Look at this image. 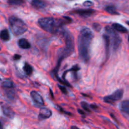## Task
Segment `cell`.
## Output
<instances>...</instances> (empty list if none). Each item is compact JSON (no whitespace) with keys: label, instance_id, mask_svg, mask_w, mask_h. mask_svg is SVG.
Wrapping results in <instances>:
<instances>
[{"label":"cell","instance_id":"1","mask_svg":"<svg viewBox=\"0 0 129 129\" xmlns=\"http://www.w3.org/2000/svg\"><path fill=\"white\" fill-rule=\"evenodd\" d=\"M94 34L89 28H83L80 31L78 38V53L81 59L87 62L89 60V48Z\"/></svg>","mask_w":129,"mask_h":129},{"label":"cell","instance_id":"2","mask_svg":"<svg viewBox=\"0 0 129 129\" xmlns=\"http://www.w3.org/2000/svg\"><path fill=\"white\" fill-rule=\"evenodd\" d=\"M38 24L42 29L47 32L54 34L58 31V28L64 24V22L61 20H56L53 18L45 17L39 19Z\"/></svg>","mask_w":129,"mask_h":129},{"label":"cell","instance_id":"3","mask_svg":"<svg viewBox=\"0 0 129 129\" xmlns=\"http://www.w3.org/2000/svg\"><path fill=\"white\" fill-rule=\"evenodd\" d=\"M9 23L11 31L16 35H22L28 29L27 24L21 19L15 16H11L9 18Z\"/></svg>","mask_w":129,"mask_h":129},{"label":"cell","instance_id":"4","mask_svg":"<svg viewBox=\"0 0 129 129\" xmlns=\"http://www.w3.org/2000/svg\"><path fill=\"white\" fill-rule=\"evenodd\" d=\"M64 37L65 39V48L63 50L59 58H61L63 59V58L67 57L71 55L74 50V42H73V38L71 34L68 31H65L64 33Z\"/></svg>","mask_w":129,"mask_h":129},{"label":"cell","instance_id":"5","mask_svg":"<svg viewBox=\"0 0 129 129\" xmlns=\"http://www.w3.org/2000/svg\"><path fill=\"white\" fill-rule=\"evenodd\" d=\"M105 30H106V34L110 37V40H112L113 42V49L114 50H117L118 47H120V44H121V38L115 32V29L111 28L110 26H107L105 28Z\"/></svg>","mask_w":129,"mask_h":129},{"label":"cell","instance_id":"6","mask_svg":"<svg viewBox=\"0 0 129 129\" xmlns=\"http://www.w3.org/2000/svg\"><path fill=\"white\" fill-rule=\"evenodd\" d=\"M123 95V90L122 89H119L111 95L105 96L104 98V101L108 103H113L116 101L120 100L122 98Z\"/></svg>","mask_w":129,"mask_h":129},{"label":"cell","instance_id":"7","mask_svg":"<svg viewBox=\"0 0 129 129\" xmlns=\"http://www.w3.org/2000/svg\"><path fill=\"white\" fill-rule=\"evenodd\" d=\"M30 96H31L33 101L37 105H39L40 106L44 105V100H43L42 97L40 95L39 93H38L37 91H32L30 93Z\"/></svg>","mask_w":129,"mask_h":129},{"label":"cell","instance_id":"8","mask_svg":"<svg viewBox=\"0 0 129 129\" xmlns=\"http://www.w3.org/2000/svg\"><path fill=\"white\" fill-rule=\"evenodd\" d=\"M52 115L51 111L46 108H42L40 110L39 114V118L40 119H47Z\"/></svg>","mask_w":129,"mask_h":129},{"label":"cell","instance_id":"9","mask_svg":"<svg viewBox=\"0 0 129 129\" xmlns=\"http://www.w3.org/2000/svg\"><path fill=\"white\" fill-rule=\"evenodd\" d=\"M95 12L94 10H91V9H89V10H75L73 11V13L78 14V15H80V16H83V17H87V16H90V15H92Z\"/></svg>","mask_w":129,"mask_h":129},{"label":"cell","instance_id":"10","mask_svg":"<svg viewBox=\"0 0 129 129\" xmlns=\"http://www.w3.org/2000/svg\"><path fill=\"white\" fill-rule=\"evenodd\" d=\"M18 46L22 49H27L30 47V44L25 39H20L18 42Z\"/></svg>","mask_w":129,"mask_h":129},{"label":"cell","instance_id":"11","mask_svg":"<svg viewBox=\"0 0 129 129\" xmlns=\"http://www.w3.org/2000/svg\"><path fill=\"white\" fill-rule=\"evenodd\" d=\"M32 5L35 8L41 9L44 8L46 5L45 2L41 1V0H33L32 1Z\"/></svg>","mask_w":129,"mask_h":129},{"label":"cell","instance_id":"12","mask_svg":"<svg viewBox=\"0 0 129 129\" xmlns=\"http://www.w3.org/2000/svg\"><path fill=\"white\" fill-rule=\"evenodd\" d=\"M3 111L4 114L6 116H7V117H8L9 118H13L14 115H15V113H14L13 111L10 107L4 106V107H3Z\"/></svg>","mask_w":129,"mask_h":129},{"label":"cell","instance_id":"13","mask_svg":"<svg viewBox=\"0 0 129 129\" xmlns=\"http://www.w3.org/2000/svg\"><path fill=\"white\" fill-rule=\"evenodd\" d=\"M104 40L105 43V48H106V55H107V59L109 55V52H110V39L108 35L107 34H104L103 35Z\"/></svg>","mask_w":129,"mask_h":129},{"label":"cell","instance_id":"14","mask_svg":"<svg viewBox=\"0 0 129 129\" xmlns=\"http://www.w3.org/2000/svg\"><path fill=\"white\" fill-rule=\"evenodd\" d=\"M112 26L115 30H116V31H119V32H120V33H127L128 32L127 29H126L125 27H124L123 25H120V24L113 23L112 25Z\"/></svg>","mask_w":129,"mask_h":129},{"label":"cell","instance_id":"15","mask_svg":"<svg viewBox=\"0 0 129 129\" xmlns=\"http://www.w3.org/2000/svg\"><path fill=\"white\" fill-rule=\"evenodd\" d=\"M120 108H121V110L122 112L129 114V101L125 100L121 102Z\"/></svg>","mask_w":129,"mask_h":129},{"label":"cell","instance_id":"16","mask_svg":"<svg viewBox=\"0 0 129 129\" xmlns=\"http://www.w3.org/2000/svg\"><path fill=\"white\" fill-rule=\"evenodd\" d=\"M0 39L3 41H8L10 40V34L7 30H3L0 32Z\"/></svg>","mask_w":129,"mask_h":129},{"label":"cell","instance_id":"17","mask_svg":"<svg viewBox=\"0 0 129 129\" xmlns=\"http://www.w3.org/2000/svg\"><path fill=\"white\" fill-rule=\"evenodd\" d=\"M24 71L27 75H31L33 72V68L30 64H28L27 62H25L24 66Z\"/></svg>","mask_w":129,"mask_h":129},{"label":"cell","instance_id":"18","mask_svg":"<svg viewBox=\"0 0 129 129\" xmlns=\"http://www.w3.org/2000/svg\"><path fill=\"white\" fill-rule=\"evenodd\" d=\"M105 10L108 13L111 15H119L118 12H117L115 6H108L105 8Z\"/></svg>","mask_w":129,"mask_h":129},{"label":"cell","instance_id":"19","mask_svg":"<svg viewBox=\"0 0 129 129\" xmlns=\"http://www.w3.org/2000/svg\"><path fill=\"white\" fill-rule=\"evenodd\" d=\"M2 86L4 88H7V89H10V88L13 87V83H12L11 81L9 80V79H6V80L3 82Z\"/></svg>","mask_w":129,"mask_h":129},{"label":"cell","instance_id":"20","mask_svg":"<svg viewBox=\"0 0 129 129\" xmlns=\"http://www.w3.org/2000/svg\"><path fill=\"white\" fill-rule=\"evenodd\" d=\"M8 3L11 5H22L24 3V0H8Z\"/></svg>","mask_w":129,"mask_h":129},{"label":"cell","instance_id":"21","mask_svg":"<svg viewBox=\"0 0 129 129\" xmlns=\"http://www.w3.org/2000/svg\"><path fill=\"white\" fill-rule=\"evenodd\" d=\"M81 105H82V108H83V110H85L87 111V112H90V111L91 110H90L89 105L86 102H82V103H81Z\"/></svg>","mask_w":129,"mask_h":129},{"label":"cell","instance_id":"22","mask_svg":"<svg viewBox=\"0 0 129 129\" xmlns=\"http://www.w3.org/2000/svg\"><path fill=\"white\" fill-rule=\"evenodd\" d=\"M58 87H59V89H61V92L63 93H64V94H67V93H68V91H67V89H66V88L64 86L60 85V84H58Z\"/></svg>","mask_w":129,"mask_h":129},{"label":"cell","instance_id":"23","mask_svg":"<svg viewBox=\"0 0 129 129\" xmlns=\"http://www.w3.org/2000/svg\"><path fill=\"white\" fill-rule=\"evenodd\" d=\"M85 6H87V7H89V6H93V3L91 1H86L83 3V4Z\"/></svg>","mask_w":129,"mask_h":129},{"label":"cell","instance_id":"24","mask_svg":"<svg viewBox=\"0 0 129 129\" xmlns=\"http://www.w3.org/2000/svg\"><path fill=\"white\" fill-rule=\"evenodd\" d=\"M93 27L94 28V30H96V31H99L101 30V25L99 23H94L93 24Z\"/></svg>","mask_w":129,"mask_h":129},{"label":"cell","instance_id":"25","mask_svg":"<svg viewBox=\"0 0 129 129\" xmlns=\"http://www.w3.org/2000/svg\"><path fill=\"white\" fill-rule=\"evenodd\" d=\"M14 60H18V59H20V58H21V55H18V54H15V55H14Z\"/></svg>","mask_w":129,"mask_h":129},{"label":"cell","instance_id":"26","mask_svg":"<svg viewBox=\"0 0 129 129\" xmlns=\"http://www.w3.org/2000/svg\"><path fill=\"white\" fill-rule=\"evenodd\" d=\"M90 107H91V108H92V109L95 110V109H97L98 108V107H97V105H96V104H92L90 105Z\"/></svg>","mask_w":129,"mask_h":129},{"label":"cell","instance_id":"27","mask_svg":"<svg viewBox=\"0 0 129 129\" xmlns=\"http://www.w3.org/2000/svg\"><path fill=\"white\" fill-rule=\"evenodd\" d=\"M78 113H80V114H82V115H85L84 112H82V111L81 110L78 109Z\"/></svg>","mask_w":129,"mask_h":129},{"label":"cell","instance_id":"28","mask_svg":"<svg viewBox=\"0 0 129 129\" xmlns=\"http://www.w3.org/2000/svg\"><path fill=\"white\" fill-rule=\"evenodd\" d=\"M0 129H3V125L1 123V121H0Z\"/></svg>","mask_w":129,"mask_h":129},{"label":"cell","instance_id":"29","mask_svg":"<svg viewBox=\"0 0 129 129\" xmlns=\"http://www.w3.org/2000/svg\"><path fill=\"white\" fill-rule=\"evenodd\" d=\"M72 129H79V128H78L77 127H72Z\"/></svg>","mask_w":129,"mask_h":129},{"label":"cell","instance_id":"30","mask_svg":"<svg viewBox=\"0 0 129 129\" xmlns=\"http://www.w3.org/2000/svg\"><path fill=\"white\" fill-rule=\"evenodd\" d=\"M126 23H127V25L129 26V21H126Z\"/></svg>","mask_w":129,"mask_h":129},{"label":"cell","instance_id":"31","mask_svg":"<svg viewBox=\"0 0 129 129\" xmlns=\"http://www.w3.org/2000/svg\"><path fill=\"white\" fill-rule=\"evenodd\" d=\"M128 40H129V37H128Z\"/></svg>","mask_w":129,"mask_h":129},{"label":"cell","instance_id":"32","mask_svg":"<svg viewBox=\"0 0 129 129\" xmlns=\"http://www.w3.org/2000/svg\"><path fill=\"white\" fill-rule=\"evenodd\" d=\"M0 50H1V48H0Z\"/></svg>","mask_w":129,"mask_h":129}]
</instances>
